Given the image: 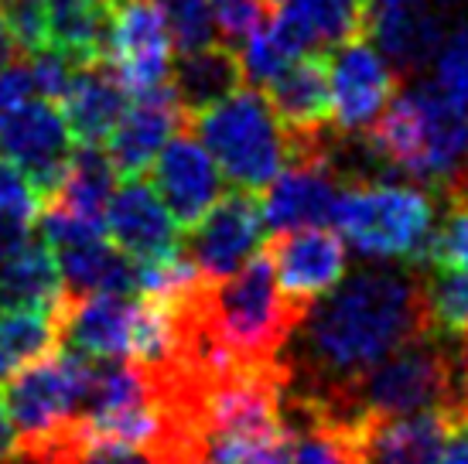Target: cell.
<instances>
[{
  "mask_svg": "<svg viewBox=\"0 0 468 464\" xmlns=\"http://www.w3.org/2000/svg\"><path fill=\"white\" fill-rule=\"evenodd\" d=\"M298 359H284L287 373L304 369V386H287L298 396H328L373 369L400 345L428 335L424 273L407 263L400 270H369L342 277L325 297L304 311L298 324Z\"/></svg>",
  "mask_w": 468,
  "mask_h": 464,
  "instance_id": "obj_1",
  "label": "cell"
},
{
  "mask_svg": "<svg viewBox=\"0 0 468 464\" xmlns=\"http://www.w3.org/2000/svg\"><path fill=\"white\" fill-rule=\"evenodd\" d=\"M298 396V393H291ZM325 410L356 413V417H410V413H444L455 427L458 400H462V373H458V348H448L441 335L414 338L379 359L373 369L356 375L328 396H301Z\"/></svg>",
  "mask_w": 468,
  "mask_h": 464,
  "instance_id": "obj_2",
  "label": "cell"
},
{
  "mask_svg": "<svg viewBox=\"0 0 468 464\" xmlns=\"http://www.w3.org/2000/svg\"><path fill=\"white\" fill-rule=\"evenodd\" d=\"M366 143L383 164L407 178L444 185L465 164L468 106L438 82H420L393 96L366 130Z\"/></svg>",
  "mask_w": 468,
  "mask_h": 464,
  "instance_id": "obj_3",
  "label": "cell"
},
{
  "mask_svg": "<svg viewBox=\"0 0 468 464\" xmlns=\"http://www.w3.org/2000/svg\"><path fill=\"white\" fill-rule=\"evenodd\" d=\"M185 127L243 192H263L291 161V137L261 86H236L222 100L185 116Z\"/></svg>",
  "mask_w": 468,
  "mask_h": 464,
  "instance_id": "obj_4",
  "label": "cell"
},
{
  "mask_svg": "<svg viewBox=\"0 0 468 464\" xmlns=\"http://www.w3.org/2000/svg\"><path fill=\"white\" fill-rule=\"evenodd\" d=\"M328 222H335L338 236L363 257L420 267L434 232V202L414 185L359 181L342 185Z\"/></svg>",
  "mask_w": 468,
  "mask_h": 464,
  "instance_id": "obj_5",
  "label": "cell"
},
{
  "mask_svg": "<svg viewBox=\"0 0 468 464\" xmlns=\"http://www.w3.org/2000/svg\"><path fill=\"white\" fill-rule=\"evenodd\" d=\"M92 362L96 359L66 345L4 379V403L17 430V451L41 458L66 430H72L90 389Z\"/></svg>",
  "mask_w": 468,
  "mask_h": 464,
  "instance_id": "obj_6",
  "label": "cell"
},
{
  "mask_svg": "<svg viewBox=\"0 0 468 464\" xmlns=\"http://www.w3.org/2000/svg\"><path fill=\"white\" fill-rule=\"evenodd\" d=\"M103 62L131 96L168 90L175 76V38L161 0H117L110 7Z\"/></svg>",
  "mask_w": 468,
  "mask_h": 464,
  "instance_id": "obj_7",
  "label": "cell"
},
{
  "mask_svg": "<svg viewBox=\"0 0 468 464\" xmlns=\"http://www.w3.org/2000/svg\"><path fill=\"white\" fill-rule=\"evenodd\" d=\"M76 151V137L55 100L27 96L0 116V157L25 171L41 198L58 188Z\"/></svg>",
  "mask_w": 468,
  "mask_h": 464,
  "instance_id": "obj_8",
  "label": "cell"
},
{
  "mask_svg": "<svg viewBox=\"0 0 468 464\" xmlns=\"http://www.w3.org/2000/svg\"><path fill=\"white\" fill-rule=\"evenodd\" d=\"M263 232L267 226H263L257 192L236 188L233 195H219L216 206L208 208L196 226H188L182 253L202 280H222L261 249Z\"/></svg>",
  "mask_w": 468,
  "mask_h": 464,
  "instance_id": "obj_9",
  "label": "cell"
},
{
  "mask_svg": "<svg viewBox=\"0 0 468 464\" xmlns=\"http://www.w3.org/2000/svg\"><path fill=\"white\" fill-rule=\"evenodd\" d=\"M328 120L338 133H366L397 96V69L359 35L328 58Z\"/></svg>",
  "mask_w": 468,
  "mask_h": 464,
  "instance_id": "obj_10",
  "label": "cell"
},
{
  "mask_svg": "<svg viewBox=\"0 0 468 464\" xmlns=\"http://www.w3.org/2000/svg\"><path fill=\"white\" fill-rule=\"evenodd\" d=\"M263 257L271 263L281 294L304 311L312 308L318 297H325L332 287H338V280L346 277V267H349L342 236L332 229H318V226L271 232Z\"/></svg>",
  "mask_w": 468,
  "mask_h": 464,
  "instance_id": "obj_11",
  "label": "cell"
},
{
  "mask_svg": "<svg viewBox=\"0 0 468 464\" xmlns=\"http://www.w3.org/2000/svg\"><path fill=\"white\" fill-rule=\"evenodd\" d=\"M338 192H342V181L335 174L328 143L294 151L284 171L263 188V226L267 232H284L294 226L328 222Z\"/></svg>",
  "mask_w": 468,
  "mask_h": 464,
  "instance_id": "obj_12",
  "label": "cell"
},
{
  "mask_svg": "<svg viewBox=\"0 0 468 464\" xmlns=\"http://www.w3.org/2000/svg\"><path fill=\"white\" fill-rule=\"evenodd\" d=\"M151 174H154L157 198L165 202L182 229L196 226L222 195L219 168L206 151V143L188 127L165 141V147L151 161Z\"/></svg>",
  "mask_w": 468,
  "mask_h": 464,
  "instance_id": "obj_13",
  "label": "cell"
},
{
  "mask_svg": "<svg viewBox=\"0 0 468 464\" xmlns=\"http://www.w3.org/2000/svg\"><path fill=\"white\" fill-rule=\"evenodd\" d=\"M106 239L133 263H147L182 249V226L157 198L154 185H147L137 174V178H123V188L110 195Z\"/></svg>",
  "mask_w": 468,
  "mask_h": 464,
  "instance_id": "obj_14",
  "label": "cell"
},
{
  "mask_svg": "<svg viewBox=\"0 0 468 464\" xmlns=\"http://www.w3.org/2000/svg\"><path fill=\"white\" fill-rule=\"evenodd\" d=\"M261 90L291 137V154L328 141V65L318 55L291 58Z\"/></svg>",
  "mask_w": 468,
  "mask_h": 464,
  "instance_id": "obj_15",
  "label": "cell"
},
{
  "mask_svg": "<svg viewBox=\"0 0 468 464\" xmlns=\"http://www.w3.org/2000/svg\"><path fill=\"white\" fill-rule=\"evenodd\" d=\"M178 127H185V110L175 86L144 92V96H133V103H127L113 133L106 137L103 151L120 178H137L151 168L154 154Z\"/></svg>",
  "mask_w": 468,
  "mask_h": 464,
  "instance_id": "obj_16",
  "label": "cell"
},
{
  "mask_svg": "<svg viewBox=\"0 0 468 464\" xmlns=\"http://www.w3.org/2000/svg\"><path fill=\"white\" fill-rule=\"evenodd\" d=\"M448 14L434 7L431 0H403V4H369V25L366 35H373L377 45L387 52V62L410 76L438 55L444 35H448Z\"/></svg>",
  "mask_w": 468,
  "mask_h": 464,
  "instance_id": "obj_17",
  "label": "cell"
},
{
  "mask_svg": "<svg viewBox=\"0 0 468 464\" xmlns=\"http://www.w3.org/2000/svg\"><path fill=\"white\" fill-rule=\"evenodd\" d=\"M133 314H137V294L72 297L62 308L58 332L69 348L90 359H127Z\"/></svg>",
  "mask_w": 468,
  "mask_h": 464,
  "instance_id": "obj_18",
  "label": "cell"
},
{
  "mask_svg": "<svg viewBox=\"0 0 468 464\" xmlns=\"http://www.w3.org/2000/svg\"><path fill=\"white\" fill-rule=\"evenodd\" d=\"M127 100H131V92L120 86V79L106 69V62H90L76 65L66 96L58 103H62L66 123L79 143L103 147L127 110Z\"/></svg>",
  "mask_w": 468,
  "mask_h": 464,
  "instance_id": "obj_19",
  "label": "cell"
},
{
  "mask_svg": "<svg viewBox=\"0 0 468 464\" xmlns=\"http://www.w3.org/2000/svg\"><path fill=\"white\" fill-rule=\"evenodd\" d=\"M0 301L4 308H41L62 318L66 308V284L52 246L35 232L25 243L0 253Z\"/></svg>",
  "mask_w": 468,
  "mask_h": 464,
  "instance_id": "obj_20",
  "label": "cell"
},
{
  "mask_svg": "<svg viewBox=\"0 0 468 464\" xmlns=\"http://www.w3.org/2000/svg\"><path fill=\"white\" fill-rule=\"evenodd\" d=\"M452 430V420L438 410L373 420L366 464H441Z\"/></svg>",
  "mask_w": 468,
  "mask_h": 464,
  "instance_id": "obj_21",
  "label": "cell"
},
{
  "mask_svg": "<svg viewBox=\"0 0 468 464\" xmlns=\"http://www.w3.org/2000/svg\"><path fill=\"white\" fill-rule=\"evenodd\" d=\"M52 253L58 259L69 301L90 294H137V263L120 253L106 236L58 246Z\"/></svg>",
  "mask_w": 468,
  "mask_h": 464,
  "instance_id": "obj_22",
  "label": "cell"
},
{
  "mask_svg": "<svg viewBox=\"0 0 468 464\" xmlns=\"http://www.w3.org/2000/svg\"><path fill=\"white\" fill-rule=\"evenodd\" d=\"M45 48L66 55L72 65L103 62L110 4L106 0H41Z\"/></svg>",
  "mask_w": 468,
  "mask_h": 464,
  "instance_id": "obj_23",
  "label": "cell"
},
{
  "mask_svg": "<svg viewBox=\"0 0 468 464\" xmlns=\"http://www.w3.org/2000/svg\"><path fill=\"white\" fill-rule=\"evenodd\" d=\"M243 82L247 79H243L239 58L222 41H212L206 48H196V52H185L182 65H175V76H171V86L178 92L185 116L222 100L226 92H233Z\"/></svg>",
  "mask_w": 468,
  "mask_h": 464,
  "instance_id": "obj_24",
  "label": "cell"
},
{
  "mask_svg": "<svg viewBox=\"0 0 468 464\" xmlns=\"http://www.w3.org/2000/svg\"><path fill=\"white\" fill-rule=\"evenodd\" d=\"M62 342L58 314L41 308H4L0 311V379L48 355Z\"/></svg>",
  "mask_w": 468,
  "mask_h": 464,
  "instance_id": "obj_25",
  "label": "cell"
},
{
  "mask_svg": "<svg viewBox=\"0 0 468 464\" xmlns=\"http://www.w3.org/2000/svg\"><path fill=\"white\" fill-rule=\"evenodd\" d=\"M206 454L208 464H291V424L212 434Z\"/></svg>",
  "mask_w": 468,
  "mask_h": 464,
  "instance_id": "obj_26",
  "label": "cell"
},
{
  "mask_svg": "<svg viewBox=\"0 0 468 464\" xmlns=\"http://www.w3.org/2000/svg\"><path fill=\"white\" fill-rule=\"evenodd\" d=\"M424 301L434 335L465 338L468 335V273L448 267H428Z\"/></svg>",
  "mask_w": 468,
  "mask_h": 464,
  "instance_id": "obj_27",
  "label": "cell"
},
{
  "mask_svg": "<svg viewBox=\"0 0 468 464\" xmlns=\"http://www.w3.org/2000/svg\"><path fill=\"white\" fill-rule=\"evenodd\" d=\"M41 464H161V458L151 448L96 440L79 434V430H66L48 451L41 454Z\"/></svg>",
  "mask_w": 468,
  "mask_h": 464,
  "instance_id": "obj_28",
  "label": "cell"
},
{
  "mask_svg": "<svg viewBox=\"0 0 468 464\" xmlns=\"http://www.w3.org/2000/svg\"><path fill=\"white\" fill-rule=\"evenodd\" d=\"M161 11H165V21L171 27L175 48L182 55L206 48L212 41H222L208 0H161Z\"/></svg>",
  "mask_w": 468,
  "mask_h": 464,
  "instance_id": "obj_29",
  "label": "cell"
},
{
  "mask_svg": "<svg viewBox=\"0 0 468 464\" xmlns=\"http://www.w3.org/2000/svg\"><path fill=\"white\" fill-rule=\"evenodd\" d=\"M41 192L25 171L0 157V229H31L41 212Z\"/></svg>",
  "mask_w": 468,
  "mask_h": 464,
  "instance_id": "obj_30",
  "label": "cell"
},
{
  "mask_svg": "<svg viewBox=\"0 0 468 464\" xmlns=\"http://www.w3.org/2000/svg\"><path fill=\"white\" fill-rule=\"evenodd\" d=\"M434 69H438V86L468 106V25L444 35L441 48L434 55Z\"/></svg>",
  "mask_w": 468,
  "mask_h": 464,
  "instance_id": "obj_31",
  "label": "cell"
},
{
  "mask_svg": "<svg viewBox=\"0 0 468 464\" xmlns=\"http://www.w3.org/2000/svg\"><path fill=\"white\" fill-rule=\"evenodd\" d=\"M212 4V14H216V25L226 38H243L247 31L263 21V0H208Z\"/></svg>",
  "mask_w": 468,
  "mask_h": 464,
  "instance_id": "obj_32",
  "label": "cell"
},
{
  "mask_svg": "<svg viewBox=\"0 0 468 464\" xmlns=\"http://www.w3.org/2000/svg\"><path fill=\"white\" fill-rule=\"evenodd\" d=\"M35 96V82H31V69L27 62H7L0 65V116L21 100Z\"/></svg>",
  "mask_w": 468,
  "mask_h": 464,
  "instance_id": "obj_33",
  "label": "cell"
},
{
  "mask_svg": "<svg viewBox=\"0 0 468 464\" xmlns=\"http://www.w3.org/2000/svg\"><path fill=\"white\" fill-rule=\"evenodd\" d=\"M14 458H17V430H14L4 393H0V464H11Z\"/></svg>",
  "mask_w": 468,
  "mask_h": 464,
  "instance_id": "obj_34",
  "label": "cell"
},
{
  "mask_svg": "<svg viewBox=\"0 0 468 464\" xmlns=\"http://www.w3.org/2000/svg\"><path fill=\"white\" fill-rule=\"evenodd\" d=\"M441 464H468V424L455 427L448 434V444H444Z\"/></svg>",
  "mask_w": 468,
  "mask_h": 464,
  "instance_id": "obj_35",
  "label": "cell"
},
{
  "mask_svg": "<svg viewBox=\"0 0 468 464\" xmlns=\"http://www.w3.org/2000/svg\"><path fill=\"white\" fill-rule=\"evenodd\" d=\"M14 55H17V41H14V35H11L7 17H4V7H0V65L14 62Z\"/></svg>",
  "mask_w": 468,
  "mask_h": 464,
  "instance_id": "obj_36",
  "label": "cell"
},
{
  "mask_svg": "<svg viewBox=\"0 0 468 464\" xmlns=\"http://www.w3.org/2000/svg\"><path fill=\"white\" fill-rule=\"evenodd\" d=\"M369 4H403V0H369Z\"/></svg>",
  "mask_w": 468,
  "mask_h": 464,
  "instance_id": "obj_37",
  "label": "cell"
},
{
  "mask_svg": "<svg viewBox=\"0 0 468 464\" xmlns=\"http://www.w3.org/2000/svg\"><path fill=\"white\" fill-rule=\"evenodd\" d=\"M106 4H110V7H113V4H117V0H106Z\"/></svg>",
  "mask_w": 468,
  "mask_h": 464,
  "instance_id": "obj_38",
  "label": "cell"
},
{
  "mask_svg": "<svg viewBox=\"0 0 468 464\" xmlns=\"http://www.w3.org/2000/svg\"><path fill=\"white\" fill-rule=\"evenodd\" d=\"M462 168H468V154H465V164H462Z\"/></svg>",
  "mask_w": 468,
  "mask_h": 464,
  "instance_id": "obj_39",
  "label": "cell"
}]
</instances>
